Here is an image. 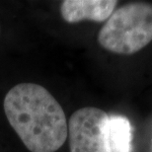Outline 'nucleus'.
<instances>
[{
  "instance_id": "nucleus-1",
  "label": "nucleus",
  "mask_w": 152,
  "mask_h": 152,
  "mask_svg": "<svg viewBox=\"0 0 152 152\" xmlns=\"http://www.w3.org/2000/svg\"><path fill=\"white\" fill-rule=\"evenodd\" d=\"M3 108L12 129L31 152H56L67 139L64 111L42 85H15L6 94Z\"/></svg>"
},
{
  "instance_id": "nucleus-2",
  "label": "nucleus",
  "mask_w": 152,
  "mask_h": 152,
  "mask_svg": "<svg viewBox=\"0 0 152 152\" xmlns=\"http://www.w3.org/2000/svg\"><path fill=\"white\" fill-rule=\"evenodd\" d=\"M152 42V4L133 2L113 12L98 34L100 45L110 53L129 56Z\"/></svg>"
},
{
  "instance_id": "nucleus-3",
  "label": "nucleus",
  "mask_w": 152,
  "mask_h": 152,
  "mask_svg": "<svg viewBox=\"0 0 152 152\" xmlns=\"http://www.w3.org/2000/svg\"><path fill=\"white\" fill-rule=\"evenodd\" d=\"M110 115L96 107L78 109L68 121L70 152H112L109 143Z\"/></svg>"
},
{
  "instance_id": "nucleus-4",
  "label": "nucleus",
  "mask_w": 152,
  "mask_h": 152,
  "mask_svg": "<svg viewBox=\"0 0 152 152\" xmlns=\"http://www.w3.org/2000/svg\"><path fill=\"white\" fill-rule=\"evenodd\" d=\"M115 0H64L60 5V14L67 23L81 21L104 22L115 11Z\"/></svg>"
},
{
  "instance_id": "nucleus-5",
  "label": "nucleus",
  "mask_w": 152,
  "mask_h": 152,
  "mask_svg": "<svg viewBox=\"0 0 152 152\" xmlns=\"http://www.w3.org/2000/svg\"><path fill=\"white\" fill-rule=\"evenodd\" d=\"M132 126L124 115H110L109 143L112 152H130L132 150Z\"/></svg>"
}]
</instances>
